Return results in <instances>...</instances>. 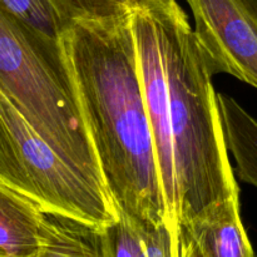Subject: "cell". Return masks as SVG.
<instances>
[{"mask_svg":"<svg viewBox=\"0 0 257 257\" xmlns=\"http://www.w3.org/2000/svg\"><path fill=\"white\" fill-rule=\"evenodd\" d=\"M102 237L108 257H146L140 231L124 216L102 230Z\"/></svg>","mask_w":257,"mask_h":257,"instance_id":"8fae6325","label":"cell"},{"mask_svg":"<svg viewBox=\"0 0 257 257\" xmlns=\"http://www.w3.org/2000/svg\"><path fill=\"white\" fill-rule=\"evenodd\" d=\"M250 2L253 3V4H255V5H257V0H250Z\"/></svg>","mask_w":257,"mask_h":257,"instance_id":"4fadbf2b","label":"cell"},{"mask_svg":"<svg viewBox=\"0 0 257 257\" xmlns=\"http://www.w3.org/2000/svg\"><path fill=\"white\" fill-rule=\"evenodd\" d=\"M45 257H108L102 231L77 223Z\"/></svg>","mask_w":257,"mask_h":257,"instance_id":"30bf717a","label":"cell"},{"mask_svg":"<svg viewBox=\"0 0 257 257\" xmlns=\"http://www.w3.org/2000/svg\"><path fill=\"white\" fill-rule=\"evenodd\" d=\"M186 2L211 74L226 73L257 89V5L250 0Z\"/></svg>","mask_w":257,"mask_h":257,"instance_id":"5b68a950","label":"cell"},{"mask_svg":"<svg viewBox=\"0 0 257 257\" xmlns=\"http://www.w3.org/2000/svg\"><path fill=\"white\" fill-rule=\"evenodd\" d=\"M104 2L115 3V4H132V3L138 2V0H104Z\"/></svg>","mask_w":257,"mask_h":257,"instance_id":"7c38bea8","label":"cell"},{"mask_svg":"<svg viewBox=\"0 0 257 257\" xmlns=\"http://www.w3.org/2000/svg\"><path fill=\"white\" fill-rule=\"evenodd\" d=\"M178 241L181 257H256L241 218L240 193L180 222Z\"/></svg>","mask_w":257,"mask_h":257,"instance_id":"52a82bcc","label":"cell"},{"mask_svg":"<svg viewBox=\"0 0 257 257\" xmlns=\"http://www.w3.org/2000/svg\"><path fill=\"white\" fill-rule=\"evenodd\" d=\"M217 104L228 152L241 181L257 188V119L230 95L217 93Z\"/></svg>","mask_w":257,"mask_h":257,"instance_id":"9c48e42d","label":"cell"},{"mask_svg":"<svg viewBox=\"0 0 257 257\" xmlns=\"http://www.w3.org/2000/svg\"><path fill=\"white\" fill-rule=\"evenodd\" d=\"M132 4L78 18L59 43L118 215L140 225L171 223L131 29Z\"/></svg>","mask_w":257,"mask_h":257,"instance_id":"7a4b0ae2","label":"cell"},{"mask_svg":"<svg viewBox=\"0 0 257 257\" xmlns=\"http://www.w3.org/2000/svg\"><path fill=\"white\" fill-rule=\"evenodd\" d=\"M125 4L104 0H0V7L34 32L59 42L60 35L78 18L105 13Z\"/></svg>","mask_w":257,"mask_h":257,"instance_id":"ba28073f","label":"cell"},{"mask_svg":"<svg viewBox=\"0 0 257 257\" xmlns=\"http://www.w3.org/2000/svg\"><path fill=\"white\" fill-rule=\"evenodd\" d=\"M0 181L48 212L94 230L119 217L107 188L68 165L2 90Z\"/></svg>","mask_w":257,"mask_h":257,"instance_id":"277c9868","label":"cell"},{"mask_svg":"<svg viewBox=\"0 0 257 257\" xmlns=\"http://www.w3.org/2000/svg\"><path fill=\"white\" fill-rule=\"evenodd\" d=\"M146 110L173 227L240 193L212 77L176 0L131 7Z\"/></svg>","mask_w":257,"mask_h":257,"instance_id":"6da1fadb","label":"cell"},{"mask_svg":"<svg viewBox=\"0 0 257 257\" xmlns=\"http://www.w3.org/2000/svg\"><path fill=\"white\" fill-rule=\"evenodd\" d=\"M77 223L0 181V257H45Z\"/></svg>","mask_w":257,"mask_h":257,"instance_id":"8992f818","label":"cell"},{"mask_svg":"<svg viewBox=\"0 0 257 257\" xmlns=\"http://www.w3.org/2000/svg\"><path fill=\"white\" fill-rule=\"evenodd\" d=\"M0 90L68 165L105 187L60 43L2 7Z\"/></svg>","mask_w":257,"mask_h":257,"instance_id":"3957f363","label":"cell"}]
</instances>
